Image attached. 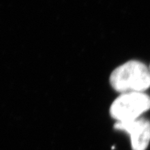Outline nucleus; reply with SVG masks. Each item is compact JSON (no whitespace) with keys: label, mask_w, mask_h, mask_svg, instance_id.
<instances>
[{"label":"nucleus","mask_w":150,"mask_h":150,"mask_svg":"<svg viewBox=\"0 0 150 150\" xmlns=\"http://www.w3.org/2000/svg\"><path fill=\"white\" fill-rule=\"evenodd\" d=\"M150 109V97L144 92L122 93L110 106V117L115 122L134 120Z\"/></svg>","instance_id":"nucleus-2"},{"label":"nucleus","mask_w":150,"mask_h":150,"mask_svg":"<svg viewBox=\"0 0 150 150\" xmlns=\"http://www.w3.org/2000/svg\"><path fill=\"white\" fill-rule=\"evenodd\" d=\"M149 70H150V65H149Z\"/></svg>","instance_id":"nucleus-4"},{"label":"nucleus","mask_w":150,"mask_h":150,"mask_svg":"<svg viewBox=\"0 0 150 150\" xmlns=\"http://www.w3.org/2000/svg\"><path fill=\"white\" fill-rule=\"evenodd\" d=\"M114 91L120 94L144 92L150 88V70L145 63L131 60L112 71L109 78Z\"/></svg>","instance_id":"nucleus-1"},{"label":"nucleus","mask_w":150,"mask_h":150,"mask_svg":"<svg viewBox=\"0 0 150 150\" xmlns=\"http://www.w3.org/2000/svg\"><path fill=\"white\" fill-rule=\"evenodd\" d=\"M114 129L130 137L132 150H147L150 143V121L143 117L127 122H115Z\"/></svg>","instance_id":"nucleus-3"}]
</instances>
